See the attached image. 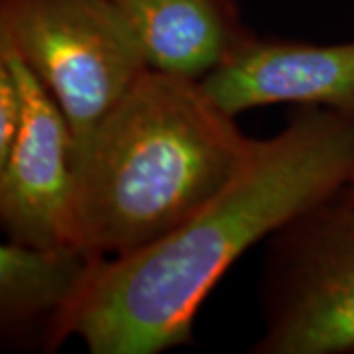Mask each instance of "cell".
<instances>
[{
  "mask_svg": "<svg viewBox=\"0 0 354 354\" xmlns=\"http://www.w3.org/2000/svg\"><path fill=\"white\" fill-rule=\"evenodd\" d=\"M24 88L26 111L12 150L0 162V221L8 241L32 246L71 242L75 144L64 111L8 39Z\"/></svg>",
  "mask_w": 354,
  "mask_h": 354,
  "instance_id": "cell-5",
  "label": "cell"
},
{
  "mask_svg": "<svg viewBox=\"0 0 354 354\" xmlns=\"http://www.w3.org/2000/svg\"><path fill=\"white\" fill-rule=\"evenodd\" d=\"M8 39L64 111L75 158L150 69L114 0H0Z\"/></svg>",
  "mask_w": 354,
  "mask_h": 354,
  "instance_id": "cell-3",
  "label": "cell"
},
{
  "mask_svg": "<svg viewBox=\"0 0 354 354\" xmlns=\"http://www.w3.org/2000/svg\"><path fill=\"white\" fill-rule=\"evenodd\" d=\"M106 256L67 242L32 246L8 241L0 246V321L2 330L44 323L46 344L57 346L65 325Z\"/></svg>",
  "mask_w": 354,
  "mask_h": 354,
  "instance_id": "cell-7",
  "label": "cell"
},
{
  "mask_svg": "<svg viewBox=\"0 0 354 354\" xmlns=\"http://www.w3.org/2000/svg\"><path fill=\"white\" fill-rule=\"evenodd\" d=\"M342 199H346L348 203H354V174L351 177V181H348V185L344 187V191L341 193Z\"/></svg>",
  "mask_w": 354,
  "mask_h": 354,
  "instance_id": "cell-10",
  "label": "cell"
},
{
  "mask_svg": "<svg viewBox=\"0 0 354 354\" xmlns=\"http://www.w3.org/2000/svg\"><path fill=\"white\" fill-rule=\"evenodd\" d=\"M354 174V114L311 106L250 152L223 189L160 241L104 258L67 319L93 354L193 341L207 293L250 246L339 197Z\"/></svg>",
  "mask_w": 354,
  "mask_h": 354,
  "instance_id": "cell-1",
  "label": "cell"
},
{
  "mask_svg": "<svg viewBox=\"0 0 354 354\" xmlns=\"http://www.w3.org/2000/svg\"><path fill=\"white\" fill-rule=\"evenodd\" d=\"M250 146L201 81L146 69L77 153L71 242L114 258L160 241L227 185Z\"/></svg>",
  "mask_w": 354,
  "mask_h": 354,
  "instance_id": "cell-2",
  "label": "cell"
},
{
  "mask_svg": "<svg viewBox=\"0 0 354 354\" xmlns=\"http://www.w3.org/2000/svg\"><path fill=\"white\" fill-rule=\"evenodd\" d=\"M26 97L10 53L0 48V162L12 150L24 122Z\"/></svg>",
  "mask_w": 354,
  "mask_h": 354,
  "instance_id": "cell-9",
  "label": "cell"
},
{
  "mask_svg": "<svg viewBox=\"0 0 354 354\" xmlns=\"http://www.w3.org/2000/svg\"><path fill=\"white\" fill-rule=\"evenodd\" d=\"M260 354L354 353V203L341 195L276 232Z\"/></svg>",
  "mask_w": 354,
  "mask_h": 354,
  "instance_id": "cell-4",
  "label": "cell"
},
{
  "mask_svg": "<svg viewBox=\"0 0 354 354\" xmlns=\"http://www.w3.org/2000/svg\"><path fill=\"white\" fill-rule=\"evenodd\" d=\"M153 71L203 81L246 34L232 0H114Z\"/></svg>",
  "mask_w": 354,
  "mask_h": 354,
  "instance_id": "cell-8",
  "label": "cell"
},
{
  "mask_svg": "<svg viewBox=\"0 0 354 354\" xmlns=\"http://www.w3.org/2000/svg\"><path fill=\"white\" fill-rule=\"evenodd\" d=\"M201 85L230 116L272 102L354 114V41L315 46L246 36Z\"/></svg>",
  "mask_w": 354,
  "mask_h": 354,
  "instance_id": "cell-6",
  "label": "cell"
}]
</instances>
